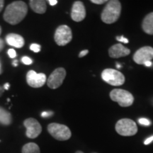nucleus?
Listing matches in <instances>:
<instances>
[{"label":"nucleus","instance_id":"1","mask_svg":"<svg viewBox=\"0 0 153 153\" xmlns=\"http://www.w3.org/2000/svg\"><path fill=\"white\" fill-rule=\"evenodd\" d=\"M27 12L28 7L24 1H14L6 8L4 14V19L9 24L16 25L24 20Z\"/></svg>","mask_w":153,"mask_h":153},{"label":"nucleus","instance_id":"2","mask_svg":"<svg viewBox=\"0 0 153 153\" xmlns=\"http://www.w3.org/2000/svg\"><path fill=\"white\" fill-rule=\"evenodd\" d=\"M121 12V4L118 0H111L104 7L101 19L105 24H114L119 19Z\"/></svg>","mask_w":153,"mask_h":153},{"label":"nucleus","instance_id":"3","mask_svg":"<svg viewBox=\"0 0 153 153\" xmlns=\"http://www.w3.org/2000/svg\"><path fill=\"white\" fill-rule=\"evenodd\" d=\"M48 131L55 139L60 141L68 140L71 137V131L68 126L53 123L48 126Z\"/></svg>","mask_w":153,"mask_h":153},{"label":"nucleus","instance_id":"4","mask_svg":"<svg viewBox=\"0 0 153 153\" xmlns=\"http://www.w3.org/2000/svg\"><path fill=\"white\" fill-rule=\"evenodd\" d=\"M110 98L122 107L131 106L134 101L133 94L129 91L121 89H115L111 91Z\"/></svg>","mask_w":153,"mask_h":153},{"label":"nucleus","instance_id":"5","mask_svg":"<svg viewBox=\"0 0 153 153\" xmlns=\"http://www.w3.org/2000/svg\"><path fill=\"white\" fill-rule=\"evenodd\" d=\"M116 131L123 136H133L137 132V124L129 118H122L116 124Z\"/></svg>","mask_w":153,"mask_h":153},{"label":"nucleus","instance_id":"6","mask_svg":"<svg viewBox=\"0 0 153 153\" xmlns=\"http://www.w3.org/2000/svg\"><path fill=\"white\" fill-rule=\"evenodd\" d=\"M101 78L109 85L114 87L123 85L125 82V76L120 71L114 69H106L101 73Z\"/></svg>","mask_w":153,"mask_h":153},{"label":"nucleus","instance_id":"7","mask_svg":"<svg viewBox=\"0 0 153 153\" xmlns=\"http://www.w3.org/2000/svg\"><path fill=\"white\" fill-rule=\"evenodd\" d=\"M54 39L55 43L60 46L66 45L72 39L71 28L67 25H61L55 30Z\"/></svg>","mask_w":153,"mask_h":153},{"label":"nucleus","instance_id":"8","mask_svg":"<svg viewBox=\"0 0 153 153\" xmlns=\"http://www.w3.org/2000/svg\"><path fill=\"white\" fill-rule=\"evenodd\" d=\"M66 76V70L63 68H58L53 71L47 80V85L51 89H55L62 85Z\"/></svg>","mask_w":153,"mask_h":153},{"label":"nucleus","instance_id":"9","mask_svg":"<svg viewBox=\"0 0 153 153\" xmlns=\"http://www.w3.org/2000/svg\"><path fill=\"white\" fill-rule=\"evenodd\" d=\"M24 125L26 128V136L30 139L36 138L41 133V125L35 118H27L24 120Z\"/></svg>","mask_w":153,"mask_h":153},{"label":"nucleus","instance_id":"10","mask_svg":"<svg viewBox=\"0 0 153 153\" xmlns=\"http://www.w3.org/2000/svg\"><path fill=\"white\" fill-rule=\"evenodd\" d=\"M153 59V48L143 47L137 50L133 55V60L138 65H144L145 62Z\"/></svg>","mask_w":153,"mask_h":153},{"label":"nucleus","instance_id":"11","mask_svg":"<svg viewBox=\"0 0 153 153\" xmlns=\"http://www.w3.org/2000/svg\"><path fill=\"white\" fill-rule=\"evenodd\" d=\"M26 81L30 87L39 88L43 87L46 82V75L43 73H37L33 70H30L26 74Z\"/></svg>","mask_w":153,"mask_h":153},{"label":"nucleus","instance_id":"12","mask_svg":"<svg viewBox=\"0 0 153 153\" xmlns=\"http://www.w3.org/2000/svg\"><path fill=\"white\" fill-rule=\"evenodd\" d=\"M86 17V9L84 4L80 1H76L72 7L71 18L76 22L83 21Z\"/></svg>","mask_w":153,"mask_h":153},{"label":"nucleus","instance_id":"13","mask_svg":"<svg viewBox=\"0 0 153 153\" xmlns=\"http://www.w3.org/2000/svg\"><path fill=\"white\" fill-rule=\"evenodd\" d=\"M130 53L131 51L127 48L124 47L120 43L114 45L108 50V54L112 58H119V57L127 56Z\"/></svg>","mask_w":153,"mask_h":153},{"label":"nucleus","instance_id":"14","mask_svg":"<svg viewBox=\"0 0 153 153\" xmlns=\"http://www.w3.org/2000/svg\"><path fill=\"white\" fill-rule=\"evenodd\" d=\"M6 41L8 45L16 48H22L25 43L24 38L16 33L8 34L6 36Z\"/></svg>","mask_w":153,"mask_h":153},{"label":"nucleus","instance_id":"15","mask_svg":"<svg viewBox=\"0 0 153 153\" xmlns=\"http://www.w3.org/2000/svg\"><path fill=\"white\" fill-rule=\"evenodd\" d=\"M29 5L34 12L37 14H44L46 11L47 6L45 1L43 0H30Z\"/></svg>","mask_w":153,"mask_h":153},{"label":"nucleus","instance_id":"16","mask_svg":"<svg viewBox=\"0 0 153 153\" xmlns=\"http://www.w3.org/2000/svg\"><path fill=\"white\" fill-rule=\"evenodd\" d=\"M142 28L149 35H153V12L150 13L143 19Z\"/></svg>","mask_w":153,"mask_h":153},{"label":"nucleus","instance_id":"17","mask_svg":"<svg viewBox=\"0 0 153 153\" xmlns=\"http://www.w3.org/2000/svg\"><path fill=\"white\" fill-rule=\"evenodd\" d=\"M12 123L11 114L8 111L0 106V123L4 126H9Z\"/></svg>","mask_w":153,"mask_h":153},{"label":"nucleus","instance_id":"18","mask_svg":"<svg viewBox=\"0 0 153 153\" xmlns=\"http://www.w3.org/2000/svg\"><path fill=\"white\" fill-rule=\"evenodd\" d=\"M22 153H41V151L37 144L34 143H29L24 145Z\"/></svg>","mask_w":153,"mask_h":153},{"label":"nucleus","instance_id":"19","mask_svg":"<svg viewBox=\"0 0 153 153\" xmlns=\"http://www.w3.org/2000/svg\"><path fill=\"white\" fill-rule=\"evenodd\" d=\"M138 122L140 125H143L144 126H149L151 124V122L150 121V120H148V118H139Z\"/></svg>","mask_w":153,"mask_h":153},{"label":"nucleus","instance_id":"20","mask_svg":"<svg viewBox=\"0 0 153 153\" xmlns=\"http://www.w3.org/2000/svg\"><path fill=\"white\" fill-rule=\"evenodd\" d=\"M30 49L33 52L38 53L41 51V45L36 43H33L30 45Z\"/></svg>","mask_w":153,"mask_h":153},{"label":"nucleus","instance_id":"21","mask_svg":"<svg viewBox=\"0 0 153 153\" xmlns=\"http://www.w3.org/2000/svg\"><path fill=\"white\" fill-rule=\"evenodd\" d=\"M22 62L24 63V65H31L32 63H33V60H32L29 57L24 56L22 58Z\"/></svg>","mask_w":153,"mask_h":153},{"label":"nucleus","instance_id":"22","mask_svg":"<svg viewBox=\"0 0 153 153\" xmlns=\"http://www.w3.org/2000/svg\"><path fill=\"white\" fill-rule=\"evenodd\" d=\"M7 53H8L9 57H11V58H15L16 57V53L14 49H9Z\"/></svg>","mask_w":153,"mask_h":153},{"label":"nucleus","instance_id":"23","mask_svg":"<svg viewBox=\"0 0 153 153\" xmlns=\"http://www.w3.org/2000/svg\"><path fill=\"white\" fill-rule=\"evenodd\" d=\"M53 115V111H43L42 112L41 114V117L43 118H48V117H51Z\"/></svg>","mask_w":153,"mask_h":153},{"label":"nucleus","instance_id":"24","mask_svg":"<svg viewBox=\"0 0 153 153\" xmlns=\"http://www.w3.org/2000/svg\"><path fill=\"white\" fill-rule=\"evenodd\" d=\"M116 40L119 42H122V43H128V40L126 38L124 37V36H120V37L119 36H118V37L116 38Z\"/></svg>","mask_w":153,"mask_h":153},{"label":"nucleus","instance_id":"25","mask_svg":"<svg viewBox=\"0 0 153 153\" xmlns=\"http://www.w3.org/2000/svg\"><path fill=\"white\" fill-rule=\"evenodd\" d=\"M91 2L97 4H102L107 2L106 0H91Z\"/></svg>","mask_w":153,"mask_h":153},{"label":"nucleus","instance_id":"26","mask_svg":"<svg viewBox=\"0 0 153 153\" xmlns=\"http://www.w3.org/2000/svg\"><path fill=\"white\" fill-rule=\"evenodd\" d=\"M89 53V51L88 50H84L80 52V53L79 54V57H85V55H87Z\"/></svg>","mask_w":153,"mask_h":153},{"label":"nucleus","instance_id":"27","mask_svg":"<svg viewBox=\"0 0 153 153\" xmlns=\"http://www.w3.org/2000/svg\"><path fill=\"white\" fill-rule=\"evenodd\" d=\"M152 141H153V135H152V136L148 137V138H147L146 140H145V142H144V144L145 145H148L150 144V143H152Z\"/></svg>","mask_w":153,"mask_h":153},{"label":"nucleus","instance_id":"28","mask_svg":"<svg viewBox=\"0 0 153 153\" xmlns=\"http://www.w3.org/2000/svg\"><path fill=\"white\" fill-rule=\"evenodd\" d=\"M4 42L1 38H0V52L4 49Z\"/></svg>","mask_w":153,"mask_h":153},{"label":"nucleus","instance_id":"29","mask_svg":"<svg viewBox=\"0 0 153 153\" xmlns=\"http://www.w3.org/2000/svg\"><path fill=\"white\" fill-rule=\"evenodd\" d=\"M49 4H50V5H51V6H55L57 4V0H50Z\"/></svg>","mask_w":153,"mask_h":153},{"label":"nucleus","instance_id":"30","mask_svg":"<svg viewBox=\"0 0 153 153\" xmlns=\"http://www.w3.org/2000/svg\"><path fill=\"white\" fill-rule=\"evenodd\" d=\"M4 1L3 0H0V12L2 11L4 8Z\"/></svg>","mask_w":153,"mask_h":153},{"label":"nucleus","instance_id":"31","mask_svg":"<svg viewBox=\"0 0 153 153\" xmlns=\"http://www.w3.org/2000/svg\"><path fill=\"white\" fill-rule=\"evenodd\" d=\"M4 91V87H1V86H0V97L2 96Z\"/></svg>","mask_w":153,"mask_h":153},{"label":"nucleus","instance_id":"32","mask_svg":"<svg viewBox=\"0 0 153 153\" xmlns=\"http://www.w3.org/2000/svg\"><path fill=\"white\" fill-rule=\"evenodd\" d=\"M9 86H10V85H9V83L4 84V89H6V90H8L9 88Z\"/></svg>","mask_w":153,"mask_h":153},{"label":"nucleus","instance_id":"33","mask_svg":"<svg viewBox=\"0 0 153 153\" xmlns=\"http://www.w3.org/2000/svg\"><path fill=\"white\" fill-rule=\"evenodd\" d=\"M152 65V62H151V61H149V62H145V64H144V65L147 66V67H150L151 65Z\"/></svg>","mask_w":153,"mask_h":153},{"label":"nucleus","instance_id":"34","mask_svg":"<svg viewBox=\"0 0 153 153\" xmlns=\"http://www.w3.org/2000/svg\"><path fill=\"white\" fill-rule=\"evenodd\" d=\"M12 65H14V67L18 66V61H17V60H15L13 61Z\"/></svg>","mask_w":153,"mask_h":153},{"label":"nucleus","instance_id":"35","mask_svg":"<svg viewBox=\"0 0 153 153\" xmlns=\"http://www.w3.org/2000/svg\"><path fill=\"white\" fill-rule=\"evenodd\" d=\"M75 153H84V152H82V151H80V150H78V151H76Z\"/></svg>","mask_w":153,"mask_h":153},{"label":"nucleus","instance_id":"36","mask_svg":"<svg viewBox=\"0 0 153 153\" xmlns=\"http://www.w3.org/2000/svg\"><path fill=\"white\" fill-rule=\"evenodd\" d=\"M1 72H2V71H1V64H0V74H1Z\"/></svg>","mask_w":153,"mask_h":153},{"label":"nucleus","instance_id":"37","mask_svg":"<svg viewBox=\"0 0 153 153\" xmlns=\"http://www.w3.org/2000/svg\"><path fill=\"white\" fill-rule=\"evenodd\" d=\"M1 26H0V35H1Z\"/></svg>","mask_w":153,"mask_h":153}]
</instances>
